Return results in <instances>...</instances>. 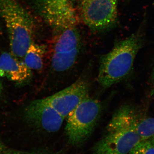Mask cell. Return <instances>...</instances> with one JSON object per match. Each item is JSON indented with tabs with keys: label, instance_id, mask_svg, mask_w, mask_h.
Listing matches in <instances>:
<instances>
[{
	"label": "cell",
	"instance_id": "16",
	"mask_svg": "<svg viewBox=\"0 0 154 154\" xmlns=\"http://www.w3.org/2000/svg\"><path fill=\"white\" fill-rule=\"evenodd\" d=\"M151 83L153 88V91H154V65L152 70L151 75Z\"/></svg>",
	"mask_w": 154,
	"mask_h": 154
},
{
	"label": "cell",
	"instance_id": "18",
	"mask_svg": "<svg viewBox=\"0 0 154 154\" xmlns=\"http://www.w3.org/2000/svg\"><path fill=\"white\" fill-rule=\"evenodd\" d=\"M3 90V86L2 85V83L1 82V81H0V95L2 94V92Z\"/></svg>",
	"mask_w": 154,
	"mask_h": 154
},
{
	"label": "cell",
	"instance_id": "19",
	"mask_svg": "<svg viewBox=\"0 0 154 154\" xmlns=\"http://www.w3.org/2000/svg\"><path fill=\"white\" fill-rule=\"evenodd\" d=\"M151 141L152 143L154 145V136L153 137H152V138H151L150 139H149Z\"/></svg>",
	"mask_w": 154,
	"mask_h": 154
},
{
	"label": "cell",
	"instance_id": "8",
	"mask_svg": "<svg viewBox=\"0 0 154 154\" xmlns=\"http://www.w3.org/2000/svg\"><path fill=\"white\" fill-rule=\"evenodd\" d=\"M25 115L30 123L49 133L58 131L65 119L43 99L30 103L25 108Z\"/></svg>",
	"mask_w": 154,
	"mask_h": 154
},
{
	"label": "cell",
	"instance_id": "13",
	"mask_svg": "<svg viewBox=\"0 0 154 154\" xmlns=\"http://www.w3.org/2000/svg\"><path fill=\"white\" fill-rule=\"evenodd\" d=\"M129 154H154V145L149 139L141 140Z\"/></svg>",
	"mask_w": 154,
	"mask_h": 154
},
{
	"label": "cell",
	"instance_id": "17",
	"mask_svg": "<svg viewBox=\"0 0 154 154\" xmlns=\"http://www.w3.org/2000/svg\"><path fill=\"white\" fill-rule=\"evenodd\" d=\"M40 154H62L59 152H41Z\"/></svg>",
	"mask_w": 154,
	"mask_h": 154
},
{
	"label": "cell",
	"instance_id": "7",
	"mask_svg": "<svg viewBox=\"0 0 154 154\" xmlns=\"http://www.w3.org/2000/svg\"><path fill=\"white\" fill-rule=\"evenodd\" d=\"M88 84L79 80L70 86L55 94L43 99L64 118L85 99L89 97Z\"/></svg>",
	"mask_w": 154,
	"mask_h": 154
},
{
	"label": "cell",
	"instance_id": "2",
	"mask_svg": "<svg viewBox=\"0 0 154 154\" xmlns=\"http://www.w3.org/2000/svg\"><path fill=\"white\" fill-rule=\"evenodd\" d=\"M139 116L132 105L119 107L107 125L106 134L94 147L93 154H129L142 140L136 131Z\"/></svg>",
	"mask_w": 154,
	"mask_h": 154
},
{
	"label": "cell",
	"instance_id": "3",
	"mask_svg": "<svg viewBox=\"0 0 154 154\" xmlns=\"http://www.w3.org/2000/svg\"><path fill=\"white\" fill-rule=\"evenodd\" d=\"M0 14L8 30L11 53L23 58L33 42V18L17 0H0Z\"/></svg>",
	"mask_w": 154,
	"mask_h": 154
},
{
	"label": "cell",
	"instance_id": "9",
	"mask_svg": "<svg viewBox=\"0 0 154 154\" xmlns=\"http://www.w3.org/2000/svg\"><path fill=\"white\" fill-rule=\"evenodd\" d=\"M0 69L4 72L5 76L15 82H25L32 77L31 69L10 53L4 52L1 54Z\"/></svg>",
	"mask_w": 154,
	"mask_h": 154
},
{
	"label": "cell",
	"instance_id": "5",
	"mask_svg": "<svg viewBox=\"0 0 154 154\" xmlns=\"http://www.w3.org/2000/svg\"><path fill=\"white\" fill-rule=\"evenodd\" d=\"M119 0H79L80 15L83 22L94 31L112 28L116 23Z\"/></svg>",
	"mask_w": 154,
	"mask_h": 154
},
{
	"label": "cell",
	"instance_id": "4",
	"mask_svg": "<svg viewBox=\"0 0 154 154\" xmlns=\"http://www.w3.org/2000/svg\"><path fill=\"white\" fill-rule=\"evenodd\" d=\"M101 111V102L88 97L69 114L65 131L70 143L79 144L89 137L99 120Z\"/></svg>",
	"mask_w": 154,
	"mask_h": 154
},
{
	"label": "cell",
	"instance_id": "14",
	"mask_svg": "<svg viewBox=\"0 0 154 154\" xmlns=\"http://www.w3.org/2000/svg\"><path fill=\"white\" fill-rule=\"evenodd\" d=\"M40 152H24L12 149H6L1 154H40Z\"/></svg>",
	"mask_w": 154,
	"mask_h": 154
},
{
	"label": "cell",
	"instance_id": "11",
	"mask_svg": "<svg viewBox=\"0 0 154 154\" xmlns=\"http://www.w3.org/2000/svg\"><path fill=\"white\" fill-rule=\"evenodd\" d=\"M45 52L44 46L33 42L24 57V63L30 69H41L43 67Z\"/></svg>",
	"mask_w": 154,
	"mask_h": 154
},
{
	"label": "cell",
	"instance_id": "10",
	"mask_svg": "<svg viewBox=\"0 0 154 154\" xmlns=\"http://www.w3.org/2000/svg\"><path fill=\"white\" fill-rule=\"evenodd\" d=\"M81 47L71 50L51 53V63L52 68L57 72L66 71L76 62L81 52Z\"/></svg>",
	"mask_w": 154,
	"mask_h": 154
},
{
	"label": "cell",
	"instance_id": "12",
	"mask_svg": "<svg viewBox=\"0 0 154 154\" xmlns=\"http://www.w3.org/2000/svg\"><path fill=\"white\" fill-rule=\"evenodd\" d=\"M136 131L142 140L150 139L154 136V118L140 116L136 127Z\"/></svg>",
	"mask_w": 154,
	"mask_h": 154
},
{
	"label": "cell",
	"instance_id": "6",
	"mask_svg": "<svg viewBox=\"0 0 154 154\" xmlns=\"http://www.w3.org/2000/svg\"><path fill=\"white\" fill-rule=\"evenodd\" d=\"M38 13L56 32L76 26L79 18L71 0H34Z\"/></svg>",
	"mask_w": 154,
	"mask_h": 154
},
{
	"label": "cell",
	"instance_id": "15",
	"mask_svg": "<svg viewBox=\"0 0 154 154\" xmlns=\"http://www.w3.org/2000/svg\"><path fill=\"white\" fill-rule=\"evenodd\" d=\"M7 149L5 144L0 139V154L2 153Z\"/></svg>",
	"mask_w": 154,
	"mask_h": 154
},
{
	"label": "cell",
	"instance_id": "20",
	"mask_svg": "<svg viewBox=\"0 0 154 154\" xmlns=\"http://www.w3.org/2000/svg\"></svg>",
	"mask_w": 154,
	"mask_h": 154
},
{
	"label": "cell",
	"instance_id": "1",
	"mask_svg": "<svg viewBox=\"0 0 154 154\" xmlns=\"http://www.w3.org/2000/svg\"><path fill=\"white\" fill-rule=\"evenodd\" d=\"M143 26L131 35L117 42L100 58L98 82L104 88L117 84L130 75L136 57L144 43Z\"/></svg>",
	"mask_w": 154,
	"mask_h": 154
}]
</instances>
